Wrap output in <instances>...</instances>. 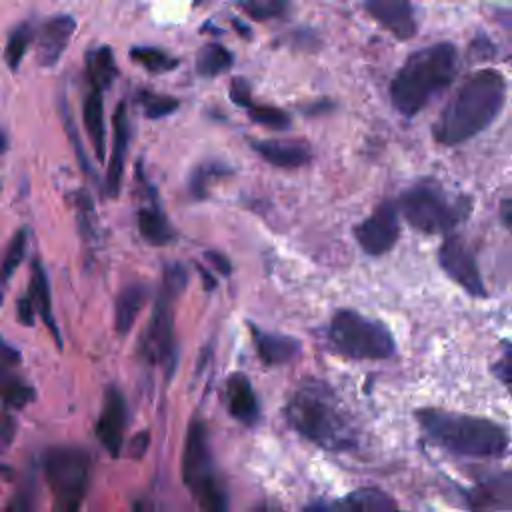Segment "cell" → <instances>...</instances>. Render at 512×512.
I'll list each match as a JSON object with an SVG mask.
<instances>
[{
  "mask_svg": "<svg viewBox=\"0 0 512 512\" xmlns=\"http://www.w3.org/2000/svg\"><path fill=\"white\" fill-rule=\"evenodd\" d=\"M506 92L502 72L492 68L472 72L442 108L434 124L436 142L456 146L484 132L502 112Z\"/></svg>",
  "mask_w": 512,
  "mask_h": 512,
  "instance_id": "1",
  "label": "cell"
},
{
  "mask_svg": "<svg viewBox=\"0 0 512 512\" xmlns=\"http://www.w3.org/2000/svg\"><path fill=\"white\" fill-rule=\"evenodd\" d=\"M458 72V50L440 42L414 52L390 84V100L402 116L418 114L434 96L444 92Z\"/></svg>",
  "mask_w": 512,
  "mask_h": 512,
  "instance_id": "2",
  "label": "cell"
},
{
  "mask_svg": "<svg viewBox=\"0 0 512 512\" xmlns=\"http://www.w3.org/2000/svg\"><path fill=\"white\" fill-rule=\"evenodd\" d=\"M286 418L298 434L326 450L340 452L354 446L352 428L334 392L322 382H302L286 404Z\"/></svg>",
  "mask_w": 512,
  "mask_h": 512,
  "instance_id": "3",
  "label": "cell"
},
{
  "mask_svg": "<svg viewBox=\"0 0 512 512\" xmlns=\"http://www.w3.org/2000/svg\"><path fill=\"white\" fill-rule=\"evenodd\" d=\"M426 436L460 456L500 458L508 452V432L486 418L426 408L416 414Z\"/></svg>",
  "mask_w": 512,
  "mask_h": 512,
  "instance_id": "4",
  "label": "cell"
},
{
  "mask_svg": "<svg viewBox=\"0 0 512 512\" xmlns=\"http://www.w3.org/2000/svg\"><path fill=\"white\" fill-rule=\"evenodd\" d=\"M400 212L406 222L426 234L448 232L470 212V198H450L434 180H424L400 196Z\"/></svg>",
  "mask_w": 512,
  "mask_h": 512,
  "instance_id": "5",
  "label": "cell"
},
{
  "mask_svg": "<svg viewBox=\"0 0 512 512\" xmlns=\"http://www.w3.org/2000/svg\"><path fill=\"white\" fill-rule=\"evenodd\" d=\"M182 478L198 500L200 512H228L226 490L214 474L208 434L200 420H194L188 426L182 456Z\"/></svg>",
  "mask_w": 512,
  "mask_h": 512,
  "instance_id": "6",
  "label": "cell"
},
{
  "mask_svg": "<svg viewBox=\"0 0 512 512\" xmlns=\"http://www.w3.org/2000/svg\"><path fill=\"white\" fill-rule=\"evenodd\" d=\"M186 282L188 274L180 264H172L164 270L152 318L148 322L146 334L142 336L144 356L148 362L164 364L168 376L174 370V300L184 290Z\"/></svg>",
  "mask_w": 512,
  "mask_h": 512,
  "instance_id": "7",
  "label": "cell"
},
{
  "mask_svg": "<svg viewBox=\"0 0 512 512\" xmlns=\"http://www.w3.org/2000/svg\"><path fill=\"white\" fill-rule=\"evenodd\" d=\"M328 340L338 354L354 360H382L394 352L388 328L356 310H338L332 316Z\"/></svg>",
  "mask_w": 512,
  "mask_h": 512,
  "instance_id": "8",
  "label": "cell"
},
{
  "mask_svg": "<svg viewBox=\"0 0 512 512\" xmlns=\"http://www.w3.org/2000/svg\"><path fill=\"white\" fill-rule=\"evenodd\" d=\"M44 472L52 490V512H80L90 478L88 452L78 446L50 448Z\"/></svg>",
  "mask_w": 512,
  "mask_h": 512,
  "instance_id": "9",
  "label": "cell"
},
{
  "mask_svg": "<svg viewBox=\"0 0 512 512\" xmlns=\"http://www.w3.org/2000/svg\"><path fill=\"white\" fill-rule=\"evenodd\" d=\"M398 210L392 202H382L376 210L354 228L360 248L370 256L386 254L398 240Z\"/></svg>",
  "mask_w": 512,
  "mask_h": 512,
  "instance_id": "10",
  "label": "cell"
},
{
  "mask_svg": "<svg viewBox=\"0 0 512 512\" xmlns=\"http://www.w3.org/2000/svg\"><path fill=\"white\" fill-rule=\"evenodd\" d=\"M438 262L442 270L454 282H458L466 292H470L476 298L486 296V288H484L480 270L476 266V258L462 238L448 236L438 250Z\"/></svg>",
  "mask_w": 512,
  "mask_h": 512,
  "instance_id": "11",
  "label": "cell"
},
{
  "mask_svg": "<svg viewBox=\"0 0 512 512\" xmlns=\"http://www.w3.org/2000/svg\"><path fill=\"white\" fill-rule=\"evenodd\" d=\"M126 426V400L116 388H108L102 404V412L96 422V436L110 456H118L124 442Z\"/></svg>",
  "mask_w": 512,
  "mask_h": 512,
  "instance_id": "12",
  "label": "cell"
},
{
  "mask_svg": "<svg viewBox=\"0 0 512 512\" xmlns=\"http://www.w3.org/2000/svg\"><path fill=\"white\" fill-rule=\"evenodd\" d=\"M364 8L394 38L410 40L416 34V18L408 0H366Z\"/></svg>",
  "mask_w": 512,
  "mask_h": 512,
  "instance_id": "13",
  "label": "cell"
},
{
  "mask_svg": "<svg viewBox=\"0 0 512 512\" xmlns=\"http://www.w3.org/2000/svg\"><path fill=\"white\" fill-rule=\"evenodd\" d=\"M76 20L70 14H58L42 24L38 34L36 58L42 66H54L74 36Z\"/></svg>",
  "mask_w": 512,
  "mask_h": 512,
  "instance_id": "14",
  "label": "cell"
},
{
  "mask_svg": "<svg viewBox=\"0 0 512 512\" xmlns=\"http://www.w3.org/2000/svg\"><path fill=\"white\" fill-rule=\"evenodd\" d=\"M466 502L472 512H506L512 504V478L502 472L490 480L476 484L466 492Z\"/></svg>",
  "mask_w": 512,
  "mask_h": 512,
  "instance_id": "15",
  "label": "cell"
},
{
  "mask_svg": "<svg viewBox=\"0 0 512 512\" xmlns=\"http://www.w3.org/2000/svg\"><path fill=\"white\" fill-rule=\"evenodd\" d=\"M114 144H112V158L108 162V174H106V192L108 196H118L122 174H124V160L128 152V140H130V126L126 116V106L118 104L114 118Z\"/></svg>",
  "mask_w": 512,
  "mask_h": 512,
  "instance_id": "16",
  "label": "cell"
},
{
  "mask_svg": "<svg viewBox=\"0 0 512 512\" xmlns=\"http://www.w3.org/2000/svg\"><path fill=\"white\" fill-rule=\"evenodd\" d=\"M254 152H258L268 164L278 168H298L310 162V148L306 142H280V140H250Z\"/></svg>",
  "mask_w": 512,
  "mask_h": 512,
  "instance_id": "17",
  "label": "cell"
},
{
  "mask_svg": "<svg viewBox=\"0 0 512 512\" xmlns=\"http://www.w3.org/2000/svg\"><path fill=\"white\" fill-rule=\"evenodd\" d=\"M226 402L230 414L250 426L258 418V400L250 380L244 374H232L226 382Z\"/></svg>",
  "mask_w": 512,
  "mask_h": 512,
  "instance_id": "18",
  "label": "cell"
},
{
  "mask_svg": "<svg viewBox=\"0 0 512 512\" xmlns=\"http://www.w3.org/2000/svg\"><path fill=\"white\" fill-rule=\"evenodd\" d=\"M250 328H252L256 352L264 364H272V366L284 364V362H290L300 352V342L292 336L262 332L256 326H250Z\"/></svg>",
  "mask_w": 512,
  "mask_h": 512,
  "instance_id": "19",
  "label": "cell"
},
{
  "mask_svg": "<svg viewBox=\"0 0 512 512\" xmlns=\"http://www.w3.org/2000/svg\"><path fill=\"white\" fill-rule=\"evenodd\" d=\"M138 230H140L142 238L152 246H164L176 238L172 224L168 222L166 214L158 206L156 192L152 194L150 206H142L138 212Z\"/></svg>",
  "mask_w": 512,
  "mask_h": 512,
  "instance_id": "20",
  "label": "cell"
},
{
  "mask_svg": "<svg viewBox=\"0 0 512 512\" xmlns=\"http://www.w3.org/2000/svg\"><path fill=\"white\" fill-rule=\"evenodd\" d=\"M82 118L86 134L92 142V148L96 152V158L104 160L106 150V128H104V102H102V90L90 86V92L84 98L82 104Z\"/></svg>",
  "mask_w": 512,
  "mask_h": 512,
  "instance_id": "21",
  "label": "cell"
},
{
  "mask_svg": "<svg viewBox=\"0 0 512 512\" xmlns=\"http://www.w3.org/2000/svg\"><path fill=\"white\" fill-rule=\"evenodd\" d=\"M146 296H148V290L142 284H130L120 292V296L116 300V314H114V324H116L118 334L124 336L130 332V328L134 326V322L146 302Z\"/></svg>",
  "mask_w": 512,
  "mask_h": 512,
  "instance_id": "22",
  "label": "cell"
},
{
  "mask_svg": "<svg viewBox=\"0 0 512 512\" xmlns=\"http://www.w3.org/2000/svg\"><path fill=\"white\" fill-rule=\"evenodd\" d=\"M28 296H30L32 304H36V308L40 310L42 320L52 330V334L56 338V344L60 346L62 340H60V334H58V326L52 318V300H50L48 278H46V272H44V268L38 260H34V264H32V282H30V294Z\"/></svg>",
  "mask_w": 512,
  "mask_h": 512,
  "instance_id": "23",
  "label": "cell"
},
{
  "mask_svg": "<svg viewBox=\"0 0 512 512\" xmlns=\"http://www.w3.org/2000/svg\"><path fill=\"white\" fill-rule=\"evenodd\" d=\"M86 72H88L90 86H94V88H98L102 92L106 88H110L114 78H116V74H118L112 50L108 46H100V48L92 50L86 56Z\"/></svg>",
  "mask_w": 512,
  "mask_h": 512,
  "instance_id": "24",
  "label": "cell"
},
{
  "mask_svg": "<svg viewBox=\"0 0 512 512\" xmlns=\"http://www.w3.org/2000/svg\"><path fill=\"white\" fill-rule=\"evenodd\" d=\"M344 512H398L394 500L378 488H360L346 496Z\"/></svg>",
  "mask_w": 512,
  "mask_h": 512,
  "instance_id": "25",
  "label": "cell"
},
{
  "mask_svg": "<svg viewBox=\"0 0 512 512\" xmlns=\"http://www.w3.org/2000/svg\"><path fill=\"white\" fill-rule=\"evenodd\" d=\"M232 52L222 44H206L196 56V72L204 78H214L232 66Z\"/></svg>",
  "mask_w": 512,
  "mask_h": 512,
  "instance_id": "26",
  "label": "cell"
},
{
  "mask_svg": "<svg viewBox=\"0 0 512 512\" xmlns=\"http://www.w3.org/2000/svg\"><path fill=\"white\" fill-rule=\"evenodd\" d=\"M130 58L140 64L142 68H146L148 72L154 74H162V72H170L178 66V60L172 58L168 52L160 50V48H152V46H136L130 50Z\"/></svg>",
  "mask_w": 512,
  "mask_h": 512,
  "instance_id": "27",
  "label": "cell"
},
{
  "mask_svg": "<svg viewBox=\"0 0 512 512\" xmlns=\"http://www.w3.org/2000/svg\"><path fill=\"white\" fill-rule=\"evenodd\" d=\"M0 392L6 404L14 408L26 406L30 400H34V390L24 384L20 378L10 374V368H0Z\"/></svg>",
  "mask_w": 512,
  "mask_h": 512,
  "instance_id": "28",
  "label": "cell"
},
{
  "mask_svg": "<svg viewBox=\"0 0 512 512\" xmlns=\"http://www.w3.org/2000/svg\"><path fill=\"white\" fill-rule=\"evenodd\" d=\"M32 42V26L30 24H20L16 26L8 40H6V52H4V58H6V64L10 66V70H18L28 46Z\"/></svg>",
  "mask_w": 512,
  "mask_h": 512,
  "instance_id": "29",
  "label": "cell"
},
{
  "mask_svg": "<svg viewBox=\"0 0 512 512\" xmlns=\"http://www.w3.org/2000/svg\"><path fill=\"white\" fill-rule=\"evenodd\" d=\"M248 110V116L252 122L266 126V128H274V130H284L290 126V116L274 106H266V104H254L252 100L244 106Z\"/></svg>",
  "mask_w": 512,
  "mask_h": 512,
  "instance_id": "30",
  "label": "cell"
},
{
  "mask_svg": "<svg viewBox=\"0 0 512 512\" xmlns=\"http://www.w3.org/2000/svg\"><path fill=\"white\" fill-rule=\"evenodd\" d=\"M290 0H238V8L254 20H270L286 14Z\"/></svg>",
  "mask_w": 512,
  "mask_h": 512,
  "instance_id": "31",
  "label": "cell"
},
{
  "mask_svg": "<svg viewBox=\"0 0 512 512\" xmlns=\"http://www.w3.org/2000/svg\"><path fill=\"white\" fill-rule=\"evenodd\" d=\"M26 240H28V234L26 230H18L10 244H8V252L4 256V262H2V268H0V282L6 284L10 280V276L14 274V270L20 266L22 258H24V252H26Z\"/></svg>",
  "mask_w": 512,
  "mask_h": 512,
  "instance_id": "32",
  "label": "cell"
},
{
  "mask_svg": "<svg viewBox=\"0 0 512 512\" xmlns=\"http://www.w3.org/2000/svg\"><path fill=\"white\" fill-rule=\"evenodd\" d=\"M140 102H142V108H144V114L148 118H164V116H170L178 106L180 102L172 96H164V94H152V92H142L140 94Z\"/></svg>",
  "mask_w": 512,
  "mask_h": 512,
  "instance_id": "33",
  "label": "cell"
},
{
  "mask_svg": "<svg viewBox=\"0 0 512 512\" xmlns=\"http://www.w3.org/2000/svg\"><path fill=\"white\" fill-rule=\"evenodd\" d=\"M4 512H36V490L34 484H22L18 494L12 498Z\"/></svg>",
  "mask_w": 512,
  "mask_h": 512,
  "instance_id": "34",
  "label": "cell"
},
{
  "mask_svg": "<svg viewBox=\"0 0 512 512\" xmlns=\"http://www.w3.org/2000/svg\"><path fill=\"white\" fill-rule=\"evenodd\" d=\"M224 172H226V170H224L222 166H214V164H208V166L198 168V170L194 172L192 180H190V188H192V192H194L198 198H202V196L206 194V186H208V182H210L214 176H222Z\"/></svg>",
  "mask_w": 512,
  "mask_h": 512,
  "instance_id": "35",
  "label": "cell"
},
{
  "mask_svg": "<svg viewBox=\"0 0 512 512\" xmlns=\"http://www.w3.org/2000/svg\"><path fill=\"white\" fill-rule=\"evenodd\" d=\"M230 98L238 106H246L250 102V84L244 78H234L230 84Z\"/></svg>",
  "mask_w": 512,
  "mask_h": 512,
  "instance_id": "36",
  "label": "cell"
},
{
  "mask_svg": "<svg viewBox=\"0 0 512 512\" xmlns=\"http://www.w3.org/2000/svg\"><path fill=\"white\" fill-rule=\"evenodd\" d=\"M496 376L508 386L510 384V376H512V354H510V346H504V352L500 356V360L496 362Z\"/></svg>",
  "mask_w": 512,
  "mask_h": 512,
  "instance_id": "37",
  "label": "cell"
},
{
  "mask_svg": "<svg viewBox=\"0 0 512 512\" xmlns=\"http://www.w3.org/2000/svg\"><path fill=\"white\" fill-rule=\"evenodd\" d=\"M204 258H206V260H208V264H212L220 274H230V272H232L230 260H228L224 254L214 252V250H208V252L204 254Z\"/></svg>",
  "mask_w": 512,
  "mask_h": 512,
  "instance_id": "38",
  "label": "cell"
},
{
  "mask_svg": "<svg viewBox=\"0 0 512 512\" xmlns=\"http://www.w3.org/2000/svg\"><path fill=\"white\" fill-rule=\"evenodd\" d=\"M18 318L26 326L34 324V304H32L30 296H24L18 300Z\"/></svg>",
  "mask_w": 512,
  "mask_h": 512,
  "instance_id": "39",
  "label": "cell"
},
{
  "mask_svg": "<svg viewBox=\"0 0 512 512\" xmlns=\"http://www.w3.org/2000/svg\"><path fill=\"white\" fill-rule=\"evenodd\" d=\"M148 440H150L148 432H140V434H136L130 440V454H132V458H142L144 456V452L148 448Z\"/></svg>",
  "mask_w": 512,
  "mask_h": 512,
  "instance_id": "40",
  "label": "cell"
},
{
  "mask_svg": "<svg viewBox=\"0 0 512 512\" xmlns=\"http://www.w3.org/2000/svg\"><path fill=\"white\" fill-rule=\"evenodd\" d=\"M512 212V208H510V198H504L502 200V206H500V216H502V222H504V226L506 228H510V214Z\"/></svg>",
  "mask_w": 512,
  "mask_h": 512,
  "instance_id": "41",
  "label": "cell"
},
{
  "mask_svg": "<svg viewBox=\"0 0 512 512\" xmlns=\"http://www.w3.org/2000/svg\"><path fill=\"white\" fill-rule=\"evenodd\" d=\"M304 512H332V510L328 506H324V504H312V506L304 508Z\"/></svg>",
  "mask_w": 512,
  "mask_h": 512,
  "instance_id": "42",
  "label": "cell"
},
{
  "mask_svg": "<svg viewBox=\"0 0 512 512\" xmlns=\"http://www.w3.org/2000/svg\"><path fill=\"white\" fill-rule=\"evenodd\" d=\"M6 150V138H4V134L0 132V154Z\"/></svg>",
  "mask_w": 512,
  "mask_h": 512,
  "instance_id": "43",
  "label": "cell"
},
{
  "mask_svg": "<svg viewBox=\"0 0 512 512\" xmlns=\"http://www.w3.org/2000/svg\"><path fill=\"white\" fill-rule=\"evenodd\" d=\"M134 512H146V510H144L140 504H136V506H134Z\"/></svg>",
  "mask_w": 512,
  "mask_h": 512,
  "instance_id": "44",
  "label": "cell"
},
{
  "mask_svg": "<svg viewBox=\"0 0 512 512\" xmlns=\"http://www.w3.org/2000/svg\"><path fill=\"white\" fill-rule=\"evenodd\" d=\"M254 512H270V510H268V508H266V506H260V508H256V510H254Z\"/></svg>",
  "mask_w": 512,
  "mask_h": 512,
  "instance_id": "45",
  "label": "cell"
},
{
  "mask_svg": "<svg viewBox=\"0 0 512 512\" xmlns=\"http://www.w3.org/2000/svg\"><path fill=\"white\" fill-rule=\"evenodd\" d=\"M202 2H206V0H194V6H200Z\"/></svg>",
  "mask_w": 512,
  "mask_h": 512,
  "instance_id": "46",
  "label": "cell"
},
{
  "mask_svg": "<svg viewBox=\"0 0 512 512\" xmlns=\"http://www.w3.org/2000/svg\"><path fill=\"white\" fill-rule=\"evenodd\" d=\"M0 304H2V282H0Z\"/></svg>",
  "mask_w": 512,
  "mask_h": 512,
  "instance_id": "47",
  "label": "cell"
}]
</instances>
